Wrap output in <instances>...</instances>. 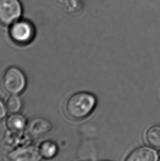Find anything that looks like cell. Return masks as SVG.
I'll return each instance as SVG.
<instances>
[{
  "mask_svg": "<svg viewBox=\"0 0 160 161\" xmlns=\"http://www.w3.org/2000/svg\"><path fill=\"white\" fill-rule=\"evenodd\" d=\"M96 103V98L93 95L81 92L72 95L67 99L64 110L67 117L72 119H82L91 114Z\"/></svg>",
  "mask_w": 160,
  "mask_h": 161,
  "instance_id": "obj_1",
  "label": "cell"
},
{
  "mask_svg": "<svg viewBox=\"0 0 160 161\" xmlns=\"http://www.w3.org/2000/svg\"><path fill=\"white\" fill-rule=\"evenodd\" d=\"M2 86L10 95H19L24 92L26 86V78L23 72L19 68L11 67L3 74Z\"/></svg>",
  "mask_w": 160,
  "mask_h": 161,
  "instance_id": "obj_2",
  "label": "cell"
},
{
  "mask_svg": "<svg viewBox=\"0 0 160 161\" xmlns=\"http://www.w3.org/2000/svg\"><path fill=\"white\" fill-rule=\"evenodd\" d=\"M8 27L9 36L13 42L18 45L29 44L35 37V26L29 20L22 18Z\"/></svg>",
  "mask_w": 160,
  "mask_h": 161,
  "instance_id": "obj_3",
  "label": "cell"
},
{
  "mask_svg": "<svg viewBox=\"0 0 160 161\" xmlns=\"http://www.w3.org/2000/svg\"><path fill=\"white\" fill-rule=\"evenodd\" d=\"M23 8L20 0H0V24L9 26L22 18Z\"/></svg>",
  "mask_w": 160,
  "mask_h": 161,
  "instance_id": "obj_4",
  "label": "cell"
},
{
  "mask_svg": "<svg viewBox=\"0 0 160 161\" xmlns=\"http://www.w3.org/2000/svg\"><path fill=\"white\" fill-rule=\"evenodd\" d=\"M39 148L34 145H25L16 148L8 155L11 161H36L41 158Z\"/></svg>",
  "mask_w": 160,
  "mask_h": 161,
  "instance_id": "obj_5",
  "label": "cell"
},
{
  "mask_svg": "<svg viewBox=\"0 0 160 161\" xmlns=\"http://www.w3.org/2000/svg\"><path fill=\"white\" fill-rule=\"evenodd\" d=\"M51 123L42 118H36L29 123L26 130L29 136L33 139H39L50 133L52 130Z\"/></svg>",
  "mask_w": 160,
  "mask_h": 161,
  "instance_id": "obj_6",
  "label": "cell"
},
{
  "mask_svg": "<svg viewBox=\"0 0 160 161\" xmlns=\"http://www.w3.org/2000/svg\"><path fill=\"white\" fill-rule=\"evenodd\" d=\"M158 155L155 150L149 147H141L137 148L130 154L126 161H157Z\"/></svg>",
  "mask_w": 160,
  "mask_h": 161,
  "instance_id": "obj_7",
  "label": "cell"
},
{
  "mask_svg": "<svg viewBox=\"0 0 160 161\" xmlns=\"http://www.w3.org/2000/svg\"><path fill=\"white\" fill-rule=\"evenodd\" d=\"M6 125L10 130L19 132L26 127V118L19 113L12 114L7 119Z\"/></svg>",
  "mask_w": 160,
  "mask_h": 161,
  "instance_id": "obj_8",
  "label": "cell"
},
{
  "mask_svg": "<svg viewBox=\"0 0 160 161\" xmlns=\"http://www.w3.org/2000/svg\"><path fill=\"white\" fill-rule=\"evenodd\" d=\"M39 152L41 157L45 159H51L58 153V147L56 143L52 141L43 142L39 147Z\"/></svg>",
  "mask_w": 160,
  "mask_h": 161,
  "instance_id": "obj_9",
  "label": "cell"
},
{
  "mask_svg": "<svg viewBox=\"0 0 160 161\" xmlns=\"http://www.w3.org/2000/svg\"><path fill=\"white\" fill-rule=\"evenodd\" d=\"M148 144L155 148H160V125L152 126L146 134Z\"/></svg>",
  "mask_w": 160,
  "mask_h": 161,
  "instance_id": "obj_10",
  "label": "cell"
},
{
  "mask_svg": "<svg viewBox=\"0 0 160 161\" xmlns=\"http://www.w3.org/2000/svg\"><path fill=\"white\" fill-rule=\"evenodd\" d=\"M7 110L11 114H14L19 112L22 108V101L18 95H13L9 97L7 100Z\"/></svg>",
  "mask_w": 160,
  "mask_h": 161,
  "instance_id": "obj_11",
  "label": "cell"
},
{
  "mask_svg": "<svg viewBox=\"0 0 160 161\" xmlns=\"http://www.w3.org/2000/svg\"><path fill=\"white\" fill-rule=\"evenodd\" d=\"M7 112V110L6 105L1 100H0V121L4 119L6 115Z\"/></svg>",
  "mask_w": 160,
  "mask_h": 161,
  "instance_id": "obj_12",
  "label": "cell"
}]
</instances>
